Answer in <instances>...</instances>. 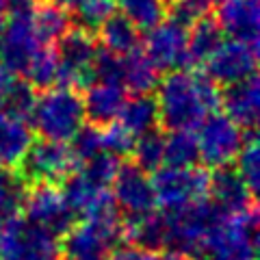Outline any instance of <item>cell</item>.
I'll return each instance as SVG.
<instances>
[{"label":"cell","instance_id":"obj_1","mask_svg":"<svg viewBox=\"0 0 260 260\" xmlns=\"http://www.w3.org/2000/svg\"><path fill=\"white\" fill-rule=\"evenodd\" d=\"M219 107V89L206 74L174 70L156 85L158 121L167 130H195Z\"/></svg>","mask_w":260,"mask_h":260},{"label":"cell","instance_id":"obj_2","mask_svg":"<svg viewBox=\"0 0 260 260\" xmlns=\"http://www.w3.org/2000/svg\"><path fill=\"white\" fill-rule=\"evenodd\" d=\"M121 223L124 219L109 195L83 215V223L63 234L59 251L65 260H111V251L121 239Z\"/></svg>","mask_w":260,"mask_h":260},{"label":"cell","instance_id":"obj_3","mask_svg":"<svg viewBox=\"0 0 260 260\" xmlns=\"http://www.w3.org/2000/svg\"><path fill=\"white\" fill-rule=\"evenodd\" d=\"M28 121L42 139L68 143L87 121L83 98L76 89L63 85L44 89V93L32 102Z\"/></svg>","mask_w":260,"mask_h":260},{"label":"cell","instance_id":"obj_4","mask_svg":"<svg viewBox=\"0 0 260 260\" xmlns=\"http://www.w3.org/2000/svg\"><path fill=\"white\" fill-rule=\"evenodd\" d=\"M200 260H256L258 258V210L223 213L198 251Z\"/></svg>","mask_w":260,"mask_h":260},{"label":"cell","instance_id":"obj_5","mask_svg":"<svg viewBox=\"0 0 260 260\" xmlns=\"http://www.w3.org/2000/svg\"><path fill=\"white\" fill-rule=\"evenodd\" d=\"M119 167V158L113 154L100 152L93 158L80 162L78 169H74L63 180V195L68 200L74 215L89 213L95 204H100L104 198H109L111 182L115 178Z\"/></svg>","mask_w":260,"mask_h":260},{"label":"cell","instance_id":"obj_6","mask_svg":"<svg viewBox=\"0 0 260 260\" xmlns=\"http://www.w3.org/2000/svg\"><path fill=\"white\" fill-rule=\"evenodd\" d=\"M162 213L167 223V247L182 251L186 256H198L208 232L223 215L208 198L184 208L162 210Z\"/></svg>","mask_w":260,"mask_h":260},{"label":"cell","instance_id":"obj_7","mask_svg":"<svg viewBox=\"0 0 260 260\" xmlns=\"http://www.w3.org/2000/svg\"><path fill=\"white\" fill-rule=\"evenodd\" d=\"M9 18L3 28V52H0V65L9 70L11 74H22L28 61L32 59L39 48L42 37L32 22V3L30 0H11Z\"/></svg>","mask_w":260,"mask_h":260},{"label":"cell","instance_id":"obj_8","mask_svg":"<svg viewBox=\"0 0 260 260\" xmlns=\"http://www.w3.org/2000/svg\"><path fill=\"white\" fill-rule=\"evenodd\" d=\"M152 189L156 206L162 210H178L208 198L210 174L200 167L162 165L152 172Z\"/></svg>","mask_w":260,"mask_h":260},{"label":"cell","instance_id":"obj_9","mask_svg":"<svg viewBox=\"0 0 260 260\" xmlns=\"http://www.w3.org/2000/svg\"><path fill=\"white\" fill-rule=\"evenodd\" d=\"M198 130L200 133L195 135V141H198L200 160L215 169L232 165L243 148L245 135L249 133L243 130L237 121H232L225 113H210Z\"/></svg>","mask_w":260,"mask_h":260},{"label":"cell","instance_id":"obj_10","mask_svg":"<svg viewBox=\"0 0 260 260\" xmlns=\"http://www.w3.org/2000/svg\"><path fill=\"white\" fill-rule=\"evenodd\" d=\"M59 254L56 237L44 228L20 217L0 223V260H59Z\"/></svg>","mask_w":260,"mask_h":260},{"label":"cell","instance_id":"obj_11","mask_svg":"<svg viewBox=\"0 0 260 260\" xmlns=\"http://www.w3.org/2000/svg\"><path fill=\"white\" fill-rule=\"evenodd\" d=\"M22 178L35 184H56L63 182L74 169L76 158L70 150V143L39 139L32 141L26 156L20 162Z\"/></svg>","mask_w":260,"mask_h":260},{"label":"cell","instance_id":"obj_12","mask_svg":"<svg viewBox=\"0 0 260 260\" xmlns=\"http://www.w3.org/2000/svg\"><path fill=\"white\" fill-rule=\"evenodd\" d=\"M98 44L87 28L68 30L61 37L59 54V85L63 87H87L93 80V63L98 56Z\"/></svg>","mask_w":260,"mask_h":260},{"label":"cell","instance_id":"obj_13","mask_svg":"<svg viewBox=\"0 0 260 260\" xmlns=\"http://www.w3.org/2000/svg\"><path fill=\"white\" fill-rule=\"evenodd\" d=\"M145 54L160 72L189 68V26L178 20H160L145 35Z\"/></svg>","mask_w":260,"mask_h":260},{"label":"cell","instance_id":"obj_14","mask_svg":"<svg viewBox=\"0 0 260 260\" xmlns=\"http://www.w3.org/2000/svg\"><path fill=\"white\" fill-rule=\"evenodd\" d=\"M206 76L215 85H234L249 76H256L258 44L241 42V39H223L217 50L208 56Z\"/></svg>","mask_w":260,"mask_h":260},{"label":"cell","instance_id":"obj_15","mask_svg":"<svg viewBox=\"0 0 260 260\" xmlns=\"http://www.w3.org/2000/svg\"><path fill=\"white\" fill-rule=\"evenodd\" d=\"M22 210L26 213V221L52 232L54 237L68 232L74 225L76 217L63 191H59L54 184H35L32 189H26Z\"/></svg>","mask_w":260,"mask_h":260},{"label":"cell","instance_id":"obj_16","mask_svg":"<svg viewBox=\"0 0 260 260\" xmlns=\"http://www.w3.org/2000/svg\"><path fill=\"white\" fill-rule=\"evenodd\" d=\"M113 189V202H115L117 210H121L126 217L150 213L156 208V200H154V189H152V178L148 172L137 167L135 162L130 165L117 167L115 178L111 182Z\"/></svg>","mask_w":260,"mask_h":260},{"label":"cell","instance_id":"obj_17","mask_svg":"<svg viewBox=\"0 0 260 260\" xmlns=\"http://www.w3.org/2000/svg\"><path fill=\"white\" fill-rule=\"evenodd\" d=\"M217 24L232 39L258 44V30H260L258 0H219Z\"/></svg>","mask_w":260,"mask_h":260},{"label":"cell","instance_id":"obj_18","mask_svg":"<svg viewBox=\"0 0 260 260\" xmlns=\"http://www.w3.org/2000/svg\"><path fill=\"white\" fill-rule=\"evenodd\" d=\"M219 104L223 107L225 115L243 128L254 130L260 113V87L258 78L249 76L241 83L228 85L223 93H219Z\"/></svg>","mask_w":260,"mask_h":260},{"label":"cell","instance_id":"obj_19","mask_svg":"<svg viewBox=\"0 0 260 260\" xmlns=\"http://www.w3.org/2000/svg\"><path fill=\"white\" fill-rule=\"evenodd\" d=\"M126 102V89L119 83L109 80H91L83 98L85 117L93 126H107L119 117V111Z\"/></svg>","mask_w":260,"mask_h":260},{"label":"cell","instance_id":"obj_20","mask_svg":"<svg viewBox=\"0 0 260 260\" xmlns=\"http://www.w3.org/2000/svg\"><path fill=\"white\" fill-rule=\"evenodd\" d=\"M208 200L221 210V213H241L254 204V193L243 182V178L232 172L230 167H221L210 176Z\"/></svg>","mask_w":260,"mask_h":260},{"label":"cell","instance_id":"obj_21","mask_svg":"<svg viewBox=\"0 0 260 260\" xmlns=\"http://www.w3.org/2000/svg\"><path fill=\"white\" fill-rule=\"evenodd\" d=\"M35 141L28 117L0 113V165L20 167L28 148Z\"/></svg>","mask_w":260,"mask_h":260},{"label":"cell","instance_id":"obj_22","mask_svg":"<svg viewBox=\"0 0 260 260\" xmlns=\"http://www.w3.org/2000/svg\"><path fill=\"white\" fill-rule=\"evenodd\" d=\"M121 239H126L130 245L145 249L167 247L165 213H156V208H154L150 213L126 217L124 223H121Z\"/></svg>","mask_w":260,"mask_h":260},{"label":"cell","instance_id":"obj_23","mask_svg":"<svg viewBox=\"0 0 260 260\" xmlns=\"http://www.w3.org/2000/svg\"><path fill=\"white\" fill-rule=\"evenodd\" d=\"M158 74L160 70L150 61V56L145 54L141 48L128 52L121 56V70H119V85L126 91H133L135 95L150 93L152 89L158 85Z\"/></svg>","mask_w":260,"mask_h":260},{"label":"cell","instance_id":"obj_24","mask_svg":"<svg viewBox=\"0 0 260 260\" xmlns=\"http://www.w3.org/2000/svg\"><path fill=\"white\" fill-rule=\"evenodd\" d=\"M98 35H100L102 50L113 52L117 56H124L139 48V28L130 20H126L124 15L113 13L111 18L98 28Z\"/></svg>","mask_w":260,"mask_h":260},{"label":"cell","instance_id":"obj_25","mask_svg":"<svg viewBox=\"0 0 260 260\" xmlns=\"http://www.w3.org/2000/svg\"><path fill=\"white\" fill-rule=\"evenodd\" d=\"M115 121H119L133 137H141L145 133H150V130H156V124H158L156 100L150 98L148 93L135 95L133 100L124 102L119 117Z\"/></svg>","mask_w":260,"mask_h":260},{"label":"cell","instance_id":"obj_26","mask_svg":"<svg viewBox=\"0 0 260 260\" xmlns=\"http://www.w3.org/2000/svg\"><path fill=\"white\" fill-rule=\"evenodd\" d=\"M22 74L32 89H50L59 85V54L54 44H42Z\"/></svg>","mask_w":260,"mask_h":260},{"label":"cell","instance_id":"obj_27","mask_svg":"<svg viewBox=\"0 0 260 260\" xmlns=\"http://www.w3.org/2000/svg\"><path fill=\"white\" fill-rule=\"evenodd\" d=\"M223 42V30L219 28V24L210 18L200 20L193 24L189 30V59L191 65H204L208 56L217 50V46Z\"/></svg>","mask_w":260,"mask_h":260},{"label":"cell","instance_id":"obj_28","mask_svg":"<svg viewBox=\"0 0 260 260\" xmlns=\"http://www.w3.org/2000/svg\"><path fill=\"white\" fill-rule=\"evenodd\" d=\"M28 182L18 172H0V223L18 217L24 206Z\"/></svg>","mask_w":260,"mask_h":260},{"label":"cell","instance_id":"obj_29","mask_svg":"<svg viewBox=\"0 0 260 260\" xmlns=\"http://www.w3.org/2000/svg\"><path fill=\"white\" fill-rule=\"evenodd\" d=\"M121 15L130 20L139 30H150L165 20V0H115Z\"/></svg>","mask_w":260,"mask_h":260},{"label":"cell","instance_id":"obj_30","mask_svg":"<svg viewBox=\"0 0 260 260\" xmlns=\"http://www.w3.org/2000/svg\"><path fill=\"white\" fill-rule=\"evenodd\" d=\"M200 160L193 130H169L165 137V165L193 167Z\"/></svg>","mask_w":260,"mask_h":260},{"label":"cell","instance_id":"obj_31","mask_svg":"<svg viewBox=\"0 0 260 260\" xmlns=\"http://www.w3.org/2000/svg\"><path fill=\"white\" fill-rule=\"evenodd\" d=\"M32 22L35 28L42 37V42L54 44L56 39H61L65 32L70 30V15L65 9L52 5H42V7H32Z\"/></svg>","mask_w":260,"mask_h":260},{"label":"cell","instance_id":"obj_32","mask_svg":"<svg viewBox=\"0 0 260 260\" xmlns=\"http://www.w3.org/2000/svg\"><path fill=\"white\" fill-rule=\"evenodd\" d=\"M135 165L141 167L143 172H156L158 167L165 165V137L158 130H150L135 139L133 152Z\"/></svg>","mask_w":260,"mask_h":260},{"label":"cell","instance_id":"obj_33","mask_svg":"<svg viewBox=\"0 0 260 260\" xmlns=\"http://www.w3.org/2000/svg\"><path fill=\"white\" fill-rule=\"evenodd\" d=\"M234 162H237V174L243 178V182L249 186L251 193H256L260 184V148L254 130H249L245 135L243 148L237 154Z\"/></svg>","mask_w":260,"mask_h":260},{"label":"cell","instance_id":"obj_34","mask_svg":"<svg viewBox=\"0 0 260 260\" xmlns=\"http://www.w3.org/2000/svg\"><path fill=\"white\" fill-rule=\"evenodd\" d=\"M74 11L80 28L98 30L115 13V0H83Z\"/></svg>","mask_w":260,"mask_h":260},{"label":"cell","instance_id":"obj_35","mask_svg":"<svg viewBox=\"0 0 260 260\" xmlns=\"http://www.w3.org/2000/svg\"><path fill=\"white\" fill-rule=\"evenodd\" d=\"M135 139L128 130L119 124V121H111L107 126H100V141H102V152L113 154V156H128L133 152Z\"/></svg>","mask_w":260,"mask_h":260},{"label":"cell","instance_id":"obj_36","mask_svg":"<svg viewBox=\"0 0 260 260\" xmlns=\"http://www.w3.org/2000/svg\"><path fill=\"white\" fill-rule=\"evenodd\" d=\"M70 150L76 158V165L93 158L95 154L102 152V141H100V126H83L78 133L68 141Z\"/></svg>","mask_w":260,"mask_h":260},{"label":"cell","instance_id":"obj_37","mask_svg":"<svg viewBox=\"0 0 260 260\" xmlns=\"http://www.w3.org/2000/svg\"><path fill=\"white\" fill-rule=\"evenodd\" d=\"M172 18L184 24V26H193L200 20L208 18L217 0H172Z\"/></svg>","mask_w":260,"mask_h":260},{"label":"cell","instance_id":"obj_38","mask_svg":"<svg viewBox=\"0 0 260 260\" xmlns=\"http://www.w3.org/2000/svg\"><path fill=\"white\" fill-rule=\"evenodd\" d=\"M111 260H191V256L176 249H145L137 245H124L111 251Z\"/></svg>","mask_w":260,"mask_h":260},{"label":"cell","instance_id":"obj_39","mask_svg":"<svg viewBox=\"0 0 260 260\" xmlns=\"http://www.w3.org/2000/svg\"><path fill=\"white\" fill-rule=\"evenodd\" d=\"M15 83H18V78H15L9 70H5L3 65H0V113H5L7 107H9Z\"/></svg>","mask_w":260,"mask_h":260},{"label":"cell","instance_id":"obj_40","mask_svg":"<svg viewBox=\"0 0 260 260\" xmlns=\"http://www.w3.org/2000/svg\"><path fill=\"white\" fill-rule=\"evenodd\" d=\"M80 3H83V0H54V5L61 7V9H65V11H74Z\"/></svg>","mask_w":260,"mask_h":260},{"label":"cell","instance_id":"obj_41","mask_svg":"<svg viewBox=\"0 0 260 260\" xmlns=\"http://www.w3.org/2000/svg\"><path fill=\"white\" fill-rule=\"evenodd\" d=\"M9 5H11V0H0V13H5L9 9Z\"/></svg>","mask_w":260,"mask_h":260},{"label":"cell","instance_id":"obj_42","mask_svg":"<svg viewBox=\"0 0 260 260\" xmlns=\"http://www.w3.org/2000/svg\"><path fill=\"white\" fill-rule=\"evenodd\" d=\"M3 28H5V22L0 20V52H3Z\"/></svg>","mask_w":260,"mask_h":260},{"label":"cell","instance_id":"obj_43","mask_svg":"<svg viewBox=\"0 0 260 260\" xmlns=\"http://www.w3.org/2000/svg\"><path fill=\"white\" fill-rule=\"evenodd\" d=\"M165 3H167V0H165ZM169 3H172V0H169Z\"/></svg>","mask_w":260,"mask_h":260},{"label":"cell","instance_id":"obj_44","mask_svg":"<svg viewBox=\"0 0 260 260\" xmlns=\"http://www.w3.org/2000/svg\"><path fill=\"white\" fill-rule=\"evenodd\" d=\"M30 3H35V0H30Z\"/></svg>","mask_w":260,"mask_h":260}]
</instances>
